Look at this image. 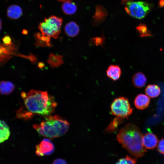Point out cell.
I'll return each mask as SVG.
<instances>
[{
	"mask_svg": "<svg viewBox=\"0 0 164 164\" xmlns=\"http://www.w3.org/2000/svg\"><path fill=\"white\" fill-rule=\"evenodd\" d=\"M21 96L24 104L17 112L19 117L26 119L35 115L49 117L57 106L54 98L46 91L31 90L27 93L22 92Z\"/></svg>",
	"mask_w": 164,
	"mask_h": 164,
	"instance_id": "cell-1",
	"label": "cell"
},
{
	"mask_svg": "<svg viewBox=\"0 0 164 164\" xmlns=\"http://www.w3.org/2000/svg\"><path fill=\"white\" fill-rule=\"evenodd\" d=\"M143 136L137 126L128 124L120 129L116 139L131 155L141 157L146 152L142 143Z\"/></svg>",
	"mask_w": 164,
	"mask_h": 164,
	"instance_id": "cell-2",
	"label": "cell"
},
{
	"mask_svg": "<svg viewBox=\"0 0 164 164\" xmlns=\"http://www.w3.org/2000/svg\"><path fill=\"white\" fill-rule=\"evenodd\" d=\"M69 125L66 120L55 115L47 117L40 124L33 126L40 135L53 138L63 135L68 130Z\"/></svg>",
	"mask_w": 164,
	"mask_h": 164,
	"instance_id": "cell-3",
	"label": "cell"
},
{
	"mask_svg": "<svg viewBox=\"0 0 164 164\" xmlns=\"http://www.w3.org/2000/svg\"><path fill=\"white\" fill-rule=\"evenodd\" d=\"M62 23L61 18L53 15L45 19L38 28L42 35L57 39L60 32Z\"/></svg>",
	"mask_w": 164,
	"mask_h": 164,
	"instance_id": "cell-4",
	"label": "cell"
},
{
	"mask_svg": "<svg viewBox=\"0 0 164 164\" xmlns=\"http://www.w3.org/2000/svg\"><path fill=\"white\" fill-rule=\"evenodd\" d=\"M111 111L113 115L123 119L127 118L132 113L133 109L128 99L121 97L113 101L111 104Z\"/></svg>",
	"mask_w": 164,
	"mask_h": 164,
	"instance_id": "cell-5",
	"label": "cell"
},
{
	"mask_svg": "<svg viewBox=\"0 0 164 164\" xmlns=\"http://www.w3.org/2000/svg\"><path fill=\"white\" fill-rule=\"evenodd\" d=\"M126 12L132 17L138 19L143 18L149 11V5L143 2H127L125 7Z\"/></svg>",
	"mask_w": 164,
	"mask_h": 164,
	"instance_id": "cell-6",
	"label": "cell"
},
{
	"mask_svg": "<svg viewBox=\"0 0 164 164\" xmlns=\"http://www.w3.org/2000/svg\"><path fill=\"white\" fill-rule=\"evenodd\" d=\"M36 153L40 156L51 155L54 152L55 147L52 142L49 139H43L36 147Z\"/></svg>",
	"mask_w": 164,
	"mask_h": 164,
	"instance_id": "cell-7",
	"label": "cell"
},
{
	"mask_svg": "<svg viewBox=\"0 0 164 164\" xmlns=\"http://www.w3.org/2000/svg\"><path fill=\"white\" fill-rule=\"evenodd\" d=\"M158 139L157 136L152 133L148 132L143 135L142 143L144 147L147 149H153L157 145Z\"/></svg>",
	"mask_w": 164,
	"mask_h": 164,
	"instance_id": "cell-8",
	"label": "cell"
},
{
	"mask_svg": "<svg viewBox=\"0 0 164 164\" xmlns=\"http://www.w3.org/2000/svg\"><path fill=\"white\" fill-rule=\"evenodd\" d=\"M149 97L143 94H139L136 97L134 101L135 107L139 110H144L147 108L150 103Z\"/></svg>",
	"mask_w": 164,
	"mask_h": 164,
	"instance_id": "cell-9",
	"label": "cell"
},
{
	"mask_svg": "<svg viewBox=\"0 0 164 164\" xmlns=\"http://www.w3.org/2000/svg\"><path fill=\"white\" fill-rule=\"evenodd\" d=\"M122 71L120 67L117 65H109L106 70L107 76L114 81L118 80L121 75Z\"/></svg>",
	"mask_w": 164,
	"mask_h": 164,
	"instance_id": "cell-10",
	"label": "cell"
},
{
	"mask_svg": "<svg viewBox=\"0 0 164 164\" xmlns=\"http://www.w3.org/2000/svg\"><path fill=\"white\" fill-rule=\"evenodd\" d=\"M132 83L133 86L137 88L143 87L145 84L147 79L145 75L141 72L135 73L132 76Z\"/></svg>",
	"mask_w": 164,
	"mask_h": 164,
	"instance_id": "cell-11",
	"label": "cell"
},
{
	"mask_svg": "<svg viewBox=\"0 0 164 164\" xmlns=\"http://www.w3.org/2000/svg\"><path fill=\"white\" fill-rule=\"evenodd\" d=\"M22 14L21 8L17 5H12L9 6L7 10V15L11 19H17L19 18Z\"/></svg>",
	"mask_w": 164,
	"mask_h": 164,
	"instance_id": "cell-12",
	"label": "cell"
},
{
	"mask_svg": "<svg viewBox=\"0 0 164 164\" xmlns=\"http://www.w3.org/2000/svg\"><path fill=\"white\" fill-rule=\"evenodd\" d=\"M64 30L65 33L68 36L73 37L78 34L80 29L76 23L71 22L66 25Z\"/></svg>",
	"mask_w": 164,
	"mask_h": 164,
	"instance_id": "cell-13",
	"label": "cell"
},
{
	"mask_svg": "<svg viewBox=\"0 0 164 164\" xmlns=\"http://www.w3.org/2000/svg\"><path fill=\"white\" fill-rule=\"evenodd\" d=\"M15 86L11 81H2L0 82V93L3 95H8L14 90Z\"/></svg>",
	"mask_w": 164,
	"mask_h": 164,
	"instance_id": "cell-14",
	"label": "cell"
},
{
	"mask_svg": "<svg viewBox=\"0 0 164 164\" xmlns=\"http://www.w3.org/2000/svg\"><path fill=\"white\" fill-rule=\"evenodd\" d=\"M10 135V132L8 125L4 121L0 120V143L7 140Z\"/></svg>",
	"mask_w": 164,
	"mask_h": 164,
	"instance_id": "cell-15",
	"label": "cell"
},
{
	"mask_svg": "<svg viewBox=\"0 0 164 164\" xmlns=\"http://www.w3.org/2000/svg\"><path fill=\"white\" fill-rule=\"evenodd\" d=\"M145 92L149 97L155 98L159 95L161 90L159 87L157 85L149 84L145 88Z\"/></svg>",
	"mask_w": 164,
	"mask_h": 164,
	"instance_id": "cell-16",
	"label": "cell"
},
{
	"mask_svg": "<svg viewBox=\"0 0 164 164\" xmlns=\"http://www.w3.org/2000/svg\"><path fill=\"white\" fill-rule=\"evenodd\" d=\"M47 62L53 68L57 67L63 63L61 56L55 55L52 53L50 54Z\"/></svg>",
	"mask_w": 164,
	"mask_h": 164,
	"instance_id": "cell-17",
	"label": "cell"
},
{
	"mask_svg": "<svg viewBox=\"0 0 164 164\" xmlns=\"http://www.w3.org/2000/svg\"><path fill=\"white\" fill-rule=\"evenodd\" d=\"M77 6L73 2L70 1L64 2L62 6V9L66 14L72 15L77 10Z\"/></svg>",
	"mask_w": 164,
	"mask_h": 164,
	"instance_id": "cell-18",
	"label": "cell"
},
{
	"mask_svg": "<svg viewBox=\"0 0 164 164\" xmlns=\"http://www.w3.org/2000/svg\"><path fill=\"white\" fill-rule=\"evenodd\" d=\"M136 29L140 37L143 38L152 36L151 32L148 29L147 27L144 24H140L136 27Z\"/></svg>",
	"mask_w": 164,
	"mask_h": 164,
	"instance_id": "cell-19",
	"label": "cell"
},
{
	"mask_svg": "<svg viewBox=\"0 0 164 164\" xmlns=\"http://www.w3.org/2000/svg\"><path fill=\"white\" fill-rule=\"evenodd\" d=\"M137 160L128 155L119 159L116 164H136Z\"/></svg>",
	"mask_w": 164,
	"mask_h": 164,
	"instance_id": "cell-20",
	"label": "cell"
},
{
	"mask_svg": "<svg viewBox=\"0 0 164 164\" xmlns=\"http://www.w3.org/2000/svg\"><path fill=\"white\" fill-rule=\"evenodd\" d=\"M122 118L117 117L114 118L111 121L108 126L106 129V130L109 132H113L116 129L118 125L122 121Z\"/></svg>",
	"mask_w": 164,
	"mask_h": 164,
	"instance_id": "cell-21",
	"label": "cell"
},
{
	"mask_svg": "<svg viewBox=\"0 0 164 164\" xmlns=\"http://www.w3.org/2000/svg\"><path fill=\"white\" fill-rule=\"evenodd\" d=\"M105 42L104 36L101 37H96L91 39L89 41V44L96 46H103Z\"/></svg>",
	"mask_w": 164,
	"mask_h": 164,
	"instance_id": "cell-22",
	"label": "cell"
},
{
	"mask_svg": "<svg viewBox=\"0 0 164 164\" xmlns=\"http://www.w3.org/2000/svg\"><path fill=\"white\" fill-rule=\"evenodd\" d=\"M157 150L160 153L164 154V137L159 140L157 145Z\"/></svg>",
	"mask_w": 164,
	"mask_h": 164,
	"instance_id": "cell-23",
	"label": "cell"
},
{
	"mask_svg": "<svg viewBox=\"0 0 164 164\" xmlns=\"http://www.w3.org/2000/svg\"><path fill=\"white\" fill-rule=\"evenodd\" d=\"M52 164H67L66 161L64 159L58 158L55 159Z\"/></svg>",
	"mask_w": 164,
	"mask_h": 164,
	"instance_id": "cell-24",
	"label": "cell"
},
{
	"mask_svg": "<svg viewBox=\"0 0 164 164\" xmlns=\"http://www.w3.org/2000/svg\"><path fill=\"white\" fill-rule=\"evenodd\" d=\"M3 39V41L5 43L9 44L10 43H11V38L9 36H6L4 37Z\"/></svg>",
	"mask_w": 164,
	"mask_h": 164,
	"instance_id": "cell-25",
	"label": "cell"
},
{
	"mask_svg": "<svg viewBox=\"0 0 164 164\" xmlns=\"http://www.w3.org/2000/svg\"><path fill=\"white\" fill-rule=\"evenodd\" d=\"M38 66L39 67H42L44 66L43 64V63H40L39 64Z\"/></svg>",
	"mask_w": 164,
	"mask_h": 164,
	"instance_id": "cell-26",
	"label": "cell"
},
{
	"mask_svg": "<svg viewBox=\"0 0 164 164\" xmlns=\"http://www.w3.org/2000/svg\"><path fill=\"white\" fill-rule=\"evenodd\" d=\"M2 27V22L0 18V31Z\"/></svg>",
	"mask_w": 164,
	"mask_h": 164,
	"instance_id": "cell-27",
	"label": "cell"
},
{
	"mask_svg": "<svg viewBox=\"0 0 164 164\" xmlns=\"http://www.w3.org/2000/svg\"><path fill=\"white\" fill-rule=\"evenodd\" d=\"M59 1L63 2H66L67 1H70L71 0H57Z\"/></svg>",
	"mask_w": 164,
	"mask_h": 164,
	"instance_id": "cell-28",
	"label": "cell"
}]
</instances>
